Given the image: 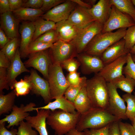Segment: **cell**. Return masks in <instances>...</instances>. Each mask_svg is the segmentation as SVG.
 <instances>
[{
  "instance_id": "obj_10",
  "label": "cell",
  "mask_w": 135,
  "mask_h": 135,
  "mask_svg": "<svg viewBox=\"0 0 135 135\" xmlns=\"http://www.w3.org/2000/svg\"><path fill=\"white\" fill-rule=\"evenodd\" d=\"M30 72V76L25 77L30 84L31 92L33 94L41 96L47 104L52 100L48 80L41 77L34 70L32 69Z\"/></svg>"
},
{
  "instance_id": "obj_8",
  "label": "cell",
  "mask_w": 135,
  "mask_h": 135,
  "mask_svg": "<svg viewBox=\"0 0 135 135\" xmlns=\"http://www.w3.org/2000/svg\"><path fill=\"white\" fill-rule=\"evenodd\" d=\"M135 24V22L130 16L121 12L114 6L112 5L110 16L104 24L101 32L127 28Z\"/></svg>"
},
{
  "instance_id": "obj_51",
  "label": "cell",
  "mask_w": 135,
  "mask_h": 135,
  "mask_svg": "<svg viewBox=\"0 0 135 135\" xmlns=\"http://www.w3.org/2000/svg\"><path fill=\"white\" fill-rule=\"evenodd\" d=\"M11 11L8 0H0V13L2 14Z\"/></svg>"
},
{
  "instance_id": "obj_34",
  "label": "cell",
  "mask_w": 135,
  "mask_h": 135,
  "mask_svg": "<svg viewBox=\"0 0 135 135\" xmlns=\"http://www.w3.org/2000/svg\"><path fill=\"white\" fill-rule=\"evenodd\" d=\"M87 79L84 80L80 84L70 85L66 90L64 95V97L70 102L73 103L78 94L82 88L86 85Z\"/></svg>"
},
{
  "instance_id": "obj_21",
  "label": "cell",
  "mask_w": 135,
  "mask_h": 135,
  "mask_svg": "<svg viewBox=\"0 0 135 135\" xmlns=\"http://www.w3.org/2000/svg\"><path fill=\"white\" fill-rule=\"evenodd\" d=\"M21 58L18 48L11 62L9 67L7 69L8 80L11 89L17 76L23 72H30L22 62Z\"/></svg>"
},
{
  "instance_id": "obj_18",
  "label": "cell",
  "mask_w": 135,
  "mask_h": 135,
  "mask_svg": "<svg viewBox=\"0 0 135 135\" xmlns=\"http://www.w3.org/2000/svg\"><path fill=\"white\" fill-rule=\"evenodd\" d=\"M130 51L125 48L124 40L122 38L108 48L100 58L105 65L127 54Z\"/></svg>"
},
{
  "instance_id": "obj_20",
  "label": "cell",
  "mask_w": 135,
  "mask_h": 135,
  "mask_svg": "<svg viewBox=\"0 0 135 135\" xmlns=\"http://www.w3.org/2000/svg\"><path fill=\"white\" fill-rule=\"evenodd\" d=\"M68 20L79 29H81L95 21L88 9L76 5Z\"/></svg>"
},
{
  "instance_id": "obj_52",
  "label": "cell",
  "mask_w": 135,
  "mask_h": 135,
  "mask_svg": "<svg viewBox=\"0 0 135 135\" xmlns=\"http://www.w3.org/2000/svg\"><path fill=\"white\" fill-rule=\"evenodd\" d=\"M10 40L4 31L0 28V46L1 49H2Z\"/></svg>"
},
{
  "instance_id": "obj_4",
  "label": "cell",
  "mask_w": 135,
  "mask_h": 135,
  "mask_svg": "<svg viewBox=\"0 0 135 135\" xmlns=\"http://www.w3.org/2000/svg\"><path fill=\"white\" fill-rule=\"evenodd\" d=\"M126 29L120 28L114 32L99 33L90 42L82 53L100 57L108 48L123 38Z\"/></svg>"
},
{
  "instance_id": "obj_57",
  "label": "cell",
  "mask_w": 135,
  "mask_h": 135,
  "mask_svg": "<svg viewBox=\"0 0 135 135\" xmlns=\"http://www.w3.org/2000/svg\"><path fill=\"white\" fill-rule=\"evenodd\" d=\"M131 56L133 60L135 63V54H131Z\"/></svg>"
},
{
  "instance_id": "obj_7",
  "label": "cell",
  "mask_w": 135,
  "mask_h": 135,
  "mask_svg": "<svg viewBox=\"0 0 135 135\" xmlns=\"http://www.w3.org/2000/svg\"><path fill=\"white\" fill-rule=\"evenodd\" d=\"M48 52L52 62L61 64L64 61L78 55L74 46L70 42L60 39L54 43Z\"/></svg>"
},
{
  "instance_id": "obj_36",
  "label": "cell",
  "mask_w": 135,
  "mask_h": 135,
  "mask_svg": "<svg viewBox=\"0 0 135 135\" xmlns=\"http://www.w3.org/2000/svg\"><path fill=\"white\" fill-rule=\"evenodd\" d=\"M59 39L58 34L56 30L53 29L46 32L35 40L46 43L53 44Z\"/></svg>"
},
{
  "instance_id": "obj_33",
  "label": "cell",
  "mask_w": 135,
  "mask_h": 135,
  "mask_svg": "<svg viewBox=\"0 0 135 135\" xmlns=\"http://www.w3.org/2000/svg\"><path fill=\"white\" fill-rule=\"evenodd\" d=\"M19 44L18 38H14L10 40L0 50L11 62L18 48Z\"/></svg>"
},
{
  "instance_id": "obj_31",
  "label": "cell",
  "mask_w": 135,
  "mask_h": 135,
  "mask_svg": "<svg viewBox=\"0 0 135 135\" xmlns=\"http://www.w3.org/2000/svg\"><path fill=\"white\" fill-rule=\"evenodd\" d=\"M12 89L16 96H24L31 91V86L29 82L25 77L23 79H21L19 81L16 80L13 85L12 90Z\"/></svg>"
},
{
  "instance_id": "obj_55",
  "label": "cell",
  "mask_w": 135,
  "mask_h": 135,
  "mask_svg": "<svg viewBox=\"0 0 135 135\" xmlns=\"http://www.w3.org/2000/svg\"><path fill=\"white\" fill-rule=\"evenodd\" d=\"M84 1L86 2L92 6L96 4L97 0H87Z\"/></svg>"
},
{
  "instance_id": "obj_3",
  "label": "cell",
  "mask_w": 135,
  "mask_h": 135,
  "mask_svg": "<svg viewBox=\"0 0 135 135\" xmlns=\"http://www.w3.org/2000/svg\"><path fill=\"white\" fill-rule=\"evenodd\" d=\"M81 114L66 112L60 110H50L46 123L54 131L55 134L64 135L76 128Z\"/></svg>"
},
{
  "instance_id": "obj_29",
  "label": "cell",
  "mask_w": 135,
  "mask_h": 135,
  "mask_svg": "<svg viewBox=\"0 0 135 135\" xmlns=\"http://www.w3.org/2000/svg\"><path fill=\"white\" fill-rule=\"evenodd\" d=\"M112 5L130 16L135 22V8L132 0H110Z\"/></svg>"
},
{
  "instance_id": "obj_41",
  "label": "cell",
  "mask_w": 135,
  "mask_h": 135,
  "mask_svg": "<svg viewBox=\"0 0 135 135\" xmlns=\"http://www.w3.org/2000/svg\"><path fill=\"white\" fill-rule=\"evenodd\" d=\"M66 78L70 85H78L87 79L85 76L80 77V73L77 71L69 73Z\"/></svg>"
},
{
  "instance_id": "obj_39",
  "label": "cell",
  "mask_w": 135,
  "mask_h": 135,
  "mask_svg": "<svg viewBox=\"0 0 135 135\" xmlns=\"http://www.w3.org/2000/svg\"><path fill=\"white\" fill-rule=\"evenodd\" d=\"M31 125L28 122L23 120L19 125L17 135H38V132L33 130Z\"/></svg>"
},
{
  "instance_id": "obj_46",
  "label": "cell",
  "mask_w": 135,
  "mask_h": 135,
  "mask_svg": "<svg viewBox=\"0 0 135 135\" xmlns=\"http://www.w3.org/2000/svg\"><path fill=\"white\" fill-rule=\"evenodd\" d=\"M43 0H28L24 1L22 7L34 9H40L42 5Z\"/></svg>"
},
{
  "instance_id": "obj_1",
  "label": "cell",
  "mask_w": 135,
  "mask_h": 135,
  "mask_svg": "<svg viewBox=\"0 0 135 135\" xmlns=\"http://www.w3.org/2000/svg\"><path fill=\"white\" fill-rule=\"evenodd\" d=\"M120 120L106 109L92 107L81 114L76 128L83 132L87 129L100 128Z\"/></svg>"
},
{
  "instance_id": "obj_2",
  "label": "cell",
  "mask_w": 135,
  "mask_h": 135,
  "mask_svg": "<svg viewBox=\"0 0 135 135\" xmlns=\"http://www.w3.org/2000/svg\"><path fill=\"white\" fill-rule=\"evenodd\" d=\"M87 94L92 108L106 109L108 107L109 93L107 82L97 74L87 80L86 84Z\"/></svg>"
},
{
  "instance_id": "obj_53",
  "label": "cell",
  "mask_w": 135,
  "mask_h": 135,
  "mask_svg": "<svg viewBox=\"0 0 135 135\" xmlns=\"http://www.w3.org/2000/svg\"><path fill=\"white\" fill-rule=\"evenodd\" d=\"M78 5L82 7L89 9L91 8L92 6L86 2L84 1L80 0H71Z\"/></svg>"
},
{
  "instance_id": "obj_12",
  "label": "cell",
  "mask_w": 135,
  "mask_h": 135,
  "mask_svg": "<svg viewBox=\"0 0 135 135\" xmlns=\"http://www.w3.org/2000/svg\"><path fill=\"white\" fill-rule=\"evenodd\" d=\"M76 4L71 0H66L44 14L41 17L56 23L68 20Z\"/></svg>"
},
{
  "instance_id": "obj_9",
  "label": "cell",
  "mask_w": 135,
  "mask_h": 135,
  "mask_svg": "<svg viewBox=\"0 0 135 135\" xmlns=\"http://www.w3.org/2000/svg\"><path fill=\"white\" fill-rule=\"evenodd\" d=\"M109 93L108 104L106 110L120 120L127 119L125 101L118 94L117 88L111 82H107Z\"/></svg>"
},
{
  "instance_id": "obj_43",
  "label": "cell",
  "mask_w": 135,
  "mask_h": 135,
  "mask_svg": "<svg viewBox=\"0 0 135 135\" xmlns=\"http://www.w3.org/2000/svg\"><path fill=\"white\" fill-rule=\"evenodd\" d=\"M10 88L7 79V69L0 68V94H3L4 89L8 90Z\"/></svg>"
},
{
  "instance_id": "obj_19",
  "label": "cell",
  "mask_w": 135,
  "mask_h": 135,
  "mask_svg": "<svg viewBox=\"0 0 135 135\" xmlns=\"http://www.w3.org/2000/svg\"><path fill=\"white\" fill-rule=\"evenodd\" d=\"M112 6L110 0H100L88 10L95 21L104 25L110 17Z\"/></svg>"
},
{
  "instance_id": "obj_28",
  "label": "cell",
  "mask_w": 135,
  "mask_h": 135,
  "mask_svg": "<svg viewBox=\"0 0 135 135\" xmlns=\"http://www.w3.org/2000/svg\"><path fill=\"white\" fill-rule=\"evenodd\" d=\"M16 96L14 90L8 94H0V115L12 111Z\"/></svg>"
},
{
  "instance_id": "obj_32",
  "label": "cell",
  "mask_w": 135,
  "mask_h": 135,
  "mask_svg": "<svg viewBox=\"0 0 135 135\" xmlns=\"http://www.w3.org/2000/svg\"><path fill=\"white\" fill-rule=\"evenodd\" d=\"M122 98L127 103L126 116L132 121L135 117V96L126 93L123 95Z\"/></svg>"
},
{
  "instance_id": "obj_26",
  "label": "cell",
  "mask_w": 135,
  "mask_h": 135,
  "mask_svg": "<svg viewBox=\"0 0 135 135\" xmlns=\"http://www.w3.org/2000/svg\"><path fill=\"white\" fill-rule=\"evenodd\" d=\"M74 104L76 111L81 114L92 108L87 94L86 85L82 88L78 94Z\"/></svg>"
},
{
  "instance_id": "obj_42",
  "label": "cell",
  "mask_w": 135,
  "mask_h": 135,
  "mask_svg": "<svg viewBox=\"0 0 135 135\" xmlns=\"http://www.w3.org/2000/svg\"><path fill=\"white\" fill-rule=\"evenodd\" d=\"M118 123L121 135H135V130L132 125L120 120Z\"/></svg>"
},
{
  "instance_id": "obj_58",
  "label": "cell",
  "mask_w": 135,
  "mask_h": 135,
  "mask_svg": "<svg viewBox=\"0 0 135 135\" xmlns=\"http://www.w3.org/2000/svg\"><path fill=\"white\" fill-rule=\"evenodd\" d=\"M131 121L132 122V125H135V117Z\"/></svg>"
},
{
  "instance_id": "obj_40",
  "label": "cell",
  "mask_w": 135,
  "mask_h": 135,
  "mask_svg": "<svg viewBox=\"0 0 135 135\" xmlns=\"http://www.w3.org/2000/svg\"><path fill=\"white\" fill-rule=\"evenodd\" d=\"M61 65L62 68L70 73L77 71L80 64L77 60L73 58L64 61Z\"/></svg>"
},
{
  "instance_id": "obj_17",
  "label": "cell",
  "mask_w": 135,
  "mask_h": 135,
  "mask_svg": "<svg viewBox=\"0 0 135 135\" xmlns=\"http://www.w3.org/2000/svg\"><path fill=\"white\" fill-rule=\"evenodd\" d=\"M20 21L10 11L0 15V28L10 40L18 38Z\"/></svg>"
},
{
  "instance_id": "obj_27",
  "label": "cell",
  "mask_w": 135,
  "mask_h": 135,
  "mask_svg": "<svg viewBox=\"0 0 135 135\" xmlns=\"http://www.w3.org/2000/svg\"><path fill=\"white\" fill-rule=\"evenodd\" d=\"M35 31L32 41H34L47 31L56 29V23L52 21L45 20L41 17L33 22Z\"/></svg>"
},
{
  "instance_id": "obj_16",
  "label": "cell",
  "mask_w": 135,
  "mask_h": 135,
  "mask_svg": "<svg viewBox=\"0 0 135 135\" xmlns=\"http://www.w3.org/2000/svg\"><path fill=\"white\" fill-rule=\"evenodd\" d=\"M35 30L33 22L24 21L20 26L19 31L21 41L19 50L22 58H26L28 56V48L32 41Z\"/></svg>"
},
{
  "instance_id": "obj_54",
  "label": "cell",
  "mask_w": 135,
  "mask_h": 135,
  "mask_svg": "<svg viewBox=\"0 0 135 135\" xmlns=\"http://www.w3.org/2000/svg\"><path fill=\"white\" fill-rule=\"evenodd\" d=\"M64 135H84L82 132L77 130L76 128L73 129Z\"/></svg>"
},
{
  "instance_id": "obj_45",
  "label": "cell",
  "mask_w": 135,
  "mask_h": 135,
  "mask_svg": "<svg viewBox=\"0 0 135 135\" xmlns=\"http://www.w3.org/2000/svg\"><path fill=\"white\" fill-rule=\"evenodd\" d=\"M65 1L64 0H43L42 5L40 9L44 13L47 12Z\"/></svg>"
},
{
  "instance_id": "obj_56",
  "label": "cell",
  "mask_w": 135,
  "mask_h": 135,
  "mask_svg": "<svg viewBox=\"0 0 135 135\" xmlns=\"http://www.w3.org/2000/svg\"><path fill=\"white\" fill-rule=\"evenodd\" d=\"M130 53L131 54H135V44L130 50Z\"/></svg>"
},
{
  "instance_id": "obj_47",
  "label": "cell",
  "mask_w": 135,
  "mask_h": 135,
  "mask_svg": "<svg viewBox=\"0 0 135 135\" xmlns=\"http://www.w3.org/2000/svg\"><path fill=\"white\" fill-rule=\"evenodd\" d=\"M119 121L114 122L110 124L108 135H121L118 125Z\"/></svg>"
},
{
  "instance_id": "obj_6",
  "label": "cell",
  "mask_w": 135,
  "mask_h": 135,
  "mask_svg": "<svg viewBox=\"0 0 135 135\" xmlns=\"http://www.w3.org/2000/svg\"><path fill=\"white\" fill-rule=\"evenodd\" d=\"M103 25L95 21L80 30L75 38L70 42L75 47L78 54L83 52L93 38L102 32Z\"/></svg>"
},
{
  "instance_id": "obj_25",
  "label": "cell",
  "mask_w": 135,
  "mask_h": 135,
  "mask_svg": "<svg viewBox=\"0 0 135 135\" xmlns=\"http://www.w3.org/2000/svg\"><path fill=\"white\" fill-rule=\"evenodd\" d=\"M15 17L19 21L34 22L41 17L44 12L40 9L22 7L12 12Z\"/></svg>"
},
{
  "instance_id": "obj_38",
  "label": "cell",
  "mask_w": 135,
  "mask_h": 135,
  "mask_svg": "<svg viewBox=\"0 0 135 135\" xmlns=\"http://www.w3.org/2000/svg\"><path fill=\"white\" fill-rule=\"evenodd\" d=\"M122 74L132 78L135 82V63L129 53L127 54V60L126 65L124 66Z\"/></svg>"
},
{
  "instance_id": "obj_24",
  "label": "cell",
  "mask_w": 135,
  "mask_h": 135,
  "mask_svg": "<svg viewBox=\"0 0 135 135\" xmlns=\"http://www.w3.org/2000/svg\"><path fill=\"white\" fill-rule=\"evenodd\" d=\"M40 109L48 110L51 111L60 110L73 114L77 112L74 103L67 100L64 96L56 99L54 101L49 102L44 106L34 108L35 110L36 111Z\"/></svg>"
},
{
  "instance_id": "obj_23",
  "label": "cell",
  "mask_w": 135,
  "mask_h": 135,
  "mask_svg": "<svg viewBox=\"0 0 135 135\" xmlns=\"http://www.w3.org/2000/svg\"><path fill=\"white\" fill-rule=\"evenodd\" d=\"M56 29L60 39L66 42H70L73 40L80 30L68 20L56 23Z\"/></svg>"
},
{
  "instance_id": "obj_48",
  "label": "cell",
  "mask_w": 135,
  "mask_h": 135,
  "mask_svg": "<svg viewBox=\"0 0 135 135\" xmlns=\"http://www.w3.org/2000/svg\"><path fill=\"white\" fill-rule=\"evenodd\" d=\"M6 122L0 124V135H17L18 130L12 128L10 130L5 127Z\"/></svg>"
},
{
  "instance_id": "obj_59",
  "label": "cell",
  "mask_w": 135,
  "mask_h": 135,
  "mask_svg": "<svg viewBox=\"0 0 135 135\" xmlns=\"http://www.w3.org/2000/svg\"><path fill=\"white\" fill-rule=\"evenodd\" d=\"M132 1L133 4H134V6H135V0H132Z\"/></svg>"
},
{
  "instance_id": "obj_5",
  "label": "cell",
  "mask_w": 135,
  "mask_h": 135,
  "mask_svg": "<svg viewBox=\"0 0 135 135\" xmlns=\"http://www.w3.org/2000/svg\"><path fill=\"white\" fill-rule=\"evenodd\" d=\"M47 80L52 100L64 96L70 85L64 76L61 64H59L52 63L50 64Z\"/></svg>"
},
{
  "instance_id": "obj_60",
  "label": "cell",
  "mask_w": 135,
  "mask_h": 135,
  "mask_svg": "<svg viewBox=\"0 0 135 135\" xmlns=\"http://www.w3.org/2000/svg\"><path fill=\"white\" fill-rule=\"evenodd\" d=\"M132 126H133L134 130H135V125H133Z\"/></svg>"
},
{
  "instance_id": "obj_50",
  "label": "cell",
  "mask_w": 135,
  "mask_h": 135,
  "mask_svg": "<svg viewBox=\"0 0 135 135\" xmlns=\"http://www.w3.org/2000/svg\"><path fill=\"white\" fill-rule=\"evenodd\" d=\"M24 0H8L11 11L16 10L22 7Z\"/></svg>"
},
{
  "instance_id": "obj_35",
  "label": "cell",
  "mask_w": 135,
  "mask_h": 135,
  "mask_svg": "<svg viewBox=\"0 0 135 135\" xmlns=\"http://www.w3.org/2000/svg\"><path fill=\"white\" fill-rule=\"evenodd\" d=\"M53 44L36 40L32 41L29 45L28 48V55L31 54L49 49L52 46Z\"/></svg>"
},
{
  "instance_id": "obj_30",
  "label": "cell",
  "mask_w": 135,
  "mask_h": 135,
  "mask_svg": "<svg viewBox=\"0 0 135 135\" xmlns=\"http://www.w3.org/2000/svg\"><path fill=\"white\" fill-rule=\"evenodd\" d=\"M117 88L126 93L132 94L135 87V82L131 78L123 75L115 79L112 82Z\"/></svg>"
},
{
  "instance_id": "obj_14",
  "label": "cell",
  "mask_w": 135,
  "mask_h": 135,
  "mask_svg": "<svg viewBox=\"0 0 135 135\" xmlns=\"http://www.w3.org/2000/svg\"><path fill=\"white\" fill-rule=\"evenodd\" d=\"M127 54L105 65L97 74L103 78L107 82H110L122 76L124 66L127 62Z\"/></svg>"
},
{
  "instance_id": "obj_11",
  "label": "cell",
  "mask_w": 135,
  "mask_h": 135,
  "mask_svg": "<svg viewBox=\"0 0 135 135\" xmlns=\"http://www.w3.org/2000/svg\"><path fill=\"white\" fill-rule=\"evenodd\" d=\"M29 55L28 59L24 63L26 67L36 69L48 80L49 66L52 63L48 51L47 50Z\"/></svg>"
},
{
  "instance_id": "obj_61",
  "label": "cell",
  "mask_w": 135,
  "mask_h": 135,
  "mask_svg": "<svg viewBox=\"0 0 135 135\" xmlns=\"http://www.w3.org/2000/svg\"><path fill=\"white\" fill-rule=\"evenodd\" d=\"M134 95L135 96V92L134 93Z\"/></svg>"
},
{
  "instance_id": "obj_37",
  "label": "cell",
  "mask_w": 135,
  "mask_h": 135,
  "mask_svg": "<svg viewBox=\"0 0 135 135\" xmlns=\"http://www.w3.org/2000/svg\"><path fill=\"white\" fill-rule=\"evenodd\" d=\"M123 38L125 48L130 50L135 44V24L126 29Z\"/></svg>"
},
{
  "instance_id": "obj_15",
  "label": "cell",
  "mask_w": 135,
  "mask_h": 135,
  "mask_svg": "<svg viewBox=\"0 0 135 135\" xmlns=\"http://www.w3.org/2000/svg\"><path fill=\"white\" fill-rule=\"evenodd\" d=\"M76 57L80 64L81 71L84 74H97L104 66L100 58L98 56L82 53Z\"/></svg>"
},
{
  "instance_id": "obj_13",
  "label": "cell",
  "mask_w": 135,
  "mask_h": 135,
  "mask_svg": "<svg viewBox=\"0 0 135 135\" xmlns=\"http://www.w3.org/2000/svg\"><path fill=\"white\" fill-rule=\"evenodd\" d=\"M35 104L30 102L24 106L23 104H20V107L14 105L13 107L11 113L5 116V117L0 120V124L7 122L8 124L6 127L9 128L11 127L18 126L20 122L30 116L28 112L34 110Z\"/></svg>"
},
{
  "instance_id": "obj_22",
  "label": "cell",
  "mask_w": 135,
  "mask_h": 135,
  "mask_svg": "<svg viewBox=\"0 0 135 135\" xmlns=\"http://www.w3.org/2000/svg\"><path fill=\"white\" fill-rule=\"evenodd\" d=\"M50 111L49 110L40 109L36 111V116H29L25 120L38 133L39 135H48L46 127V120Z\"/></svg>"
},
{
  "instance_id": "obj_49",
  "label": "cell",
  "mask_w": 135,
  "mask_h": 135,
  "mask_svg": "<svg viewBox=\"0 0 135 135\" xmlns=\"http://www.w3.org/2000/svg\"><path fill=\"white\" fill-rule=\"evenodd\" d=\"M11 61L1 50L0 51V68L7 69L9 67Z\"/></svg>"
},
{
  "instance_id": "obj_44",
  "label": "cell",
  "mask_w": 135,
  "mask_h": 135,
  "mask_svg": "<svg viewBox=\"0 0 135 135\" xmlns=\"http://www.w3.org/2000/svg\"><path fill=\"white\" fill-rule=\"evenodd\" d=\"M110 124L98 128L86 129L82 132L84 135H108Z\"/></svg>"
}]
</instances>
